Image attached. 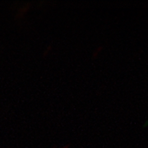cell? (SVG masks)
Returning <instances> with one entry per match:
<instances>
[]
</instances>
